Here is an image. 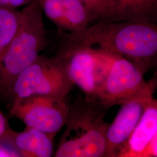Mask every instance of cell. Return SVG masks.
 I'll use <instances>...</instances> for the list:
<instances>
[{
  "label": "cell",
  "instance_id": "1",
  "mask_svg": "<svg viewBox=\"0 0 157 157\" xmlns=\"http://www.w3.org/2000/svg\"><path fill=\"white\" fill-rule=\"evenodd\" d=\"M65 33L95 52L128 60L144 75L157 65V24L99 21L80 33Z\"/></svg>",
  "mask_w": 157,
  "mask_h": 157
},
{
  "label": "cell",
  "instance_id": "18",
  "mask_svg": "<svg viewBox=\"0 0 157 157\" xmlns=\"http://www.w3.org/2000/svg\"><path fill=\"white\" fill-rule=\"evenodd\" d=\"M20 157L17 152L0 143V157Z\"/></svg>",
  "mask_w": 157,
  "mask_h": 157
},
{
  "label": "cell",
  "instance_id": "4",
  "mask_svg": "<svg viewBox=\"0 0 157 157\" xmlns=\"http://www.w3.org/2000/svg\"><path fill=\"white\" fill-rule=\"evenodd\" d=\"M73 86L56 58L39 55L17 76L7 97L11 102L32 95L67 98Z\"/></svg>",
  "mask_w": 157,
  "mask_h": 157
},
{
  "label": "cell",
  "instance_id": "8",
  "mask_svg": "<svg viewBox=\"0 0 157 157\" xmlns=\"http://www.w3.org/2000/svg\"><path fill=\"white\" fill-rule=\"evenodd\" d=\"M157 101L144 103L140 119L118 157H157Z\"/></svg>",
  "mask_w": 157,
  "mask_h": 157
},
{
  "label": "cell",
  "instance_id": "16",
  "mask_svg": "<svg viewBox=\"0 0 157 157\" xmlns=\"http://www.w3.org/2000/svg\"><path fill=\"white\" fill-rule=\"evenodd\" d=\"M33 0H0V6L17 10L21 6H25Z\"/></svg>",
  "mask_w": 157,
  "mask_h": 157
},
{
  "label": "cell",
  "instance_id": "6",
  "mask_svg": "<svg viewBox=\"0 0 157 157\" xmlns=\"http://www.w3.org/2000/svg\"><path fill=\"white\" fill-rule=\"evenodd\" d=\"M54 56L62 65L74 85L78 86L84 95L97 99L101 84L98 80V67L101 57L98 54L75 41L63 32Z\"/></svg>",
  "mask_w": 157,
  "mask_h": 157
},
{
  "label": "cell",
  "instance_id": "15",
  "mask_svg": "<svg viewBox=\"0 0 157 157\" xmlns=\"http://www.w3.org/2000/svg\"><path fill=\"white\" fill-rule=\"evenodd\" d=\"M45 16L61 31L65 29L62 0H37Z\"/></svg>",
  "mask_w": 157,
  "mask_h": 157
},
{
  "label": "cell",
  "instance_id": "9",
  "mask_svg": "<svg viewBox=\"0 0 157 157\" xmlns=\"http://www.w3.org/2000/svg\"><path fill=\"white\" fill-rule=\"evenodd\" d=\"M144 103L132 102L121 105L116 117L107 128L105 157H118L140 119Z\"/></svg>",
  "mask_w": 157,
  "mask_h": 157
},
{
  "label": "cell",
  "instance_id": "3",
  "mask_svg": "<svg viewBox=\"0 0 157 157\" xmlns=\"http://www.w3.org/2000/svg\"><path fill=\"white\" fill-rule=\"evenodd\" d=\"M17 33L2 58L0 94L7 97L17 76L34 62L48 44L43 13L37 0L24 6Z\"/></svg>",
  "mask_w": 157,
  "mask_h": 157
},
{
  "label": "cell",
  "instance_id": "11",
  "mask_svg": "<svg viewBox=\"0 0 157 157\" xmlns=\"http://www.w3.org/2000/svg\"><path fill=\"white\" fill-rule=\"evenodd\" d=\"M121 21L157 24V0H117Z\"/></svg>",
  "mask_w": 157,
  "mask_h": 157
},
{
  "label": "cell",
  "instance_id": "13",
  "mask_svg": "<svg viewBox=\"0 0 157 157\" xmlns=\"http://www.w3.org/2000/svg\"><path fill=\"white\" fill-rule=\"evenodd\" d=\"M21 12L0 6V68L4 56L19 28Z\"/></svg>",
  "mask_w": 157,
  "mask_h": 157
},
{
  "label": "cell",
  "instance_id": "17",
  "mask_svg": "<svg viewBox=\"0 0 157 157\" xmlns=\"http://www.w3.org/2000/svg\"><path fill=\"white\" fill-rule=\"evenodd\" d=\"M10 128V127L7 119L2 112L0 111V143H1L7 131Z\"/></svg>",
  "mask_w": 157,
  "mask_h": 157
},
{
  "label": "cell",
  "instance_id": "7",
  "mask_svg": "<svg viewBox=\"0 0 157 157\" xmlns=\"http://www.w3.org/2000/svg\"><path fill=\"white\" fill-rule=\"evenodd\" d=\"M69 109L66 98L32 95L12 101L10 113L26 126L39 129L55 137L65 126Z\"/></svg>",
  "mask_w": 157,
  "mask_h": 157
},
{
  "label": "cell",
  "instance_id": "2",
  "mask_svg": "<svg viewBox=\"0 0 157 157\" xmlns=\"http://www.w3.org/2000/svg\"><path fill=\"white\" fill-rule=\"evenodd\" d=\"M108 109L97 98L77 95L69 105L65 129L53 156L105 157Z\"/></svg>",
  "mask_w": 157,
  "mask_h": 157
},
{
  "label": "cell",
  "instance_id": "10",
  "mask_svg": "<svg viewBox=\"0 0 157 157\" xmlns=\"http://www.w3.org/2000/svg\"><path fill=\"white\" fill-rule=\"evenodd\" d=\"M54 137L39 129L28 127L17 132L10 128L1 143L8 145L20 157H50L54 154Z\"/></svg>",
  "mask_w": 157,
  "mask_h": 157
},
{
  "label": "cell",
  "instance_id": "12",
  "mask_svg": "<svg viewBox=\"0 0 157 157\" xmlns=\"http://www.w3.org/2000/svg\"><path fill=\"white\" fill-rule=\"evenodd\" d=\"M65 29L63 32L77 33L85 30L97 21L81 0H62Z\"/></svg>",
  "mask_w": 157,
  "mask_h": 157
},
{
  "label": "cell",
  "instance_id": "14",
  "mask_svg": "<svg viewBox=\"0 0 157 157\" xmlns=\"http://www.w3.org/2000/svg\"><path fill=\"white\" fill-rule=\"evenodd\" d=\"M97 21L119 22L120 17L117 0H81Z\"/></svg>",
  "mask_w": 157,
  "mask_h": 157
},
{
  "label": "cell",
  "instance_id": "5",
  "mask_svg": "<svg viewBox=\"0 0 157 157\" xmlns=\"http://www.w3.org/2000/svg\"><path fill=\"white\" fill-rule=\"evenodd\" d=\"M109 56L110 64L100 86L97 99L109 109L132 102L151 100L154 88L146 82L144 74L128 60Z\"/></svg>",
  "mask_w": 157,
  "mask_h": 157
}]
</instances>
